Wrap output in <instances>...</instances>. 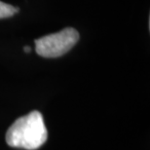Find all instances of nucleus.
Returning a JSON list of instances; mask_svg holds the SVG:
<instances>
[{
    "instance_id": "obj_1",
    "label": "nucleus",
    "mask_w": 150,
    "mask_h": 150,
    "mask_svg": "<svg viewBox=\"0 0 150 150\" xmlns=\"http://www.w3.org/2000/svg\"><path fill=\"white\" fill-rule=\"evenodd\" d=\"M47 136L43 116L34 110L13 123L6 133L5 139L12 147L35 150L46 142Z\"/></svg>"
},
{
    "instance_id": "obj_2",
    "label": "nucleus",
    "mask_w": 150,
    "mask_h": 150,
    "mask_svg": "<svg viewBox=\"0 0 150 150\" xmlns=\"http://www.w3.org/2000/svg\"><path fill=\"white\" fill-rule=\"evenodd\" d=\"M79 33L75 28H67L56 33L35 40V51L39 56L54 59L64 56L76 45Z\"/></svg>"
},
{
    "instance_id": "obj_3",
    "label": "nucleus",
    "mask_w": 150,
    "mask_h": 150,
    "mask_svg": "<svg viewBox=\"0 0 150 150\" xmlns=\"http://www.w3.org/2000/svg\"><path fill=\"white\" fill-rule=\"evenodd\" d=\"M19 12V8L0 1V19L10 18Z\"/></svg>"
},
{
    "instance_id": "obj_4",
    "label": "nucleus",
    "mask_w": 150,
    "mask_h": 150,
    "mask_svg": "<svg viewBox=\"0 0 150 150\" xmlns=\"http://www.w3.org/2000/svg\"><path fill=\"white\" fill-rule=\"evenodd\" d=\"M23 50H25V53H29V52L31 51L30 47H28V46H25V48H23Z\"/></svg>"
}]
</instances>
